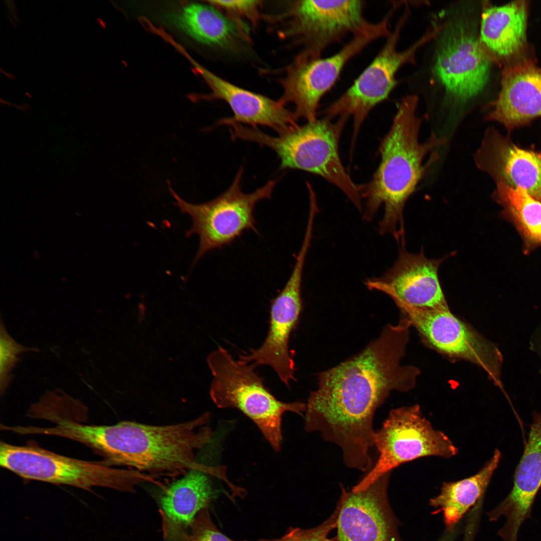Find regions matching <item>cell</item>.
I'll list each match as a JSON object with an SVG mask.
<instances>
[{
    "mask_svg": "<svg viewBox=\"0 0 541 541\" xmlns=\"http://www.w3.org/2000/svg\"><path fill=\"white\" fill-rule=\"evenodd\" d=\"M410 322L401 318L385 326L361 353L320 373L317 389L306 405L305 429L319 431L342 449L346 465L364 471L372 464L373 418L393 390L413 389L420 372L401 365L409 341Z\"/></svg>",
    "mask_w": 541,
    "mask_h": 541,
    "instance_id": "6da1fadb",
    "label": "cell"
},
{
    "mask_svg": "<svg viewBox=\"0 0 541 541\" xmlns=\"http://www.w3.org/2000/svg\"><path fill=\"white\" fill-rule=\"evenodd\" d=\"M209 413L185 422L151 425L122 421L112 425H88L68 419L62 436L79 442L104 456L108 464L127 466L156 476L187 473L204 465L195 461L196 450L211 440L205 426Z\"/></svg>",
    "mask_w": 541,
    "mask_h": 541,
    "instance_id": "7a4b0ae2",
    "label": "cell"
},
{
    "mask_svg": "<svg viewBox=\"0 0 541 541\" xmlns=\"http://www.w3.org/2000/svg\"><path fill=\"white\" fill-rule=\"evenodd\" d=\"M418 102L417 96L410 95L398 103L391 127L380 144V164L370 181L360 185L362 200H365L364 219L372 220L383 205L380 233L391 234L401 242L405 204L439 160L436 149L447 142L446 137L434 132L423 142L419 141L422 119L416 114Z\"/></svg>",
    "mask_w": 541,
    "mask_h": 541,
    "instance_id": "3957f363",
    "label": "cell"
},
{
    "mask_svg": "<svg viewBox=\"0 0 541 541\" xmlns=\"http://www.w3.org/2000/svg\"><path fill=\"white\" fill-rule=\"evenodd\" d=\"M325 117L308 121L288 132L273 136L257 128L229 123L231 137L254 142L274 150L281 169H296L317 174L335 185L361 212L363 210L360 185L355 184L341 161L339 142L347 119L333 122Z\"/></svg>",
    "mask_w": 541,
    "mask_h": 541,
    "instance_id": "277c9868",
    "label": "cell"
},
{
    "mask_svg": "<svg viewBox=\"0 0 541 541\" xmlns=\"http://www.w3.org/2000/svg\"><path fill=\"white\" fill-rule=\"evenodd\" d=\"M208 362L213 376L210 394L215 405L239 410L256 424L273 449L279 451L283 414L291 411L302 415L306 405L277 399L255 372L256 366L235 360L222 347L210 354Z\"/></svg>",
    "mask_w": 541,
    "mask_h": 541,
    "instance_id": "5b68a950",
    "label": "cell"
},
{
    "mask_svg": "<svg viewBox=\"0 0 541 541\" xmlns=\"http://www.w3.org/2000/svg\"><path fill=\"white\" fill-rule=\"evenodd\" d=\"M0 465L25 479L86 489L102 486L132 492L137 485L154 481L140 471L70 458L33 444L17 446L1 441Z\"/></svg>",
    "mask_w": 541,
    "mask_h": 541,
    "instance_id": "8992f818",
    "label": "cell"
},
{
    "mask_svg": "<svg viewBox=\"0 0 541 541\" xmlns=\"http://www.w3.org/2000/svg\"><path fill=\"white\" fill-rule=\"evenodd\" d=\"M241 166L229 187L223 193L208 201L192 204L180 198L167 181L168 189L177 206L192 220L191 227L185 236L196 234L199 238L194 265L207 252L230 244L248 230L257 232L253 211L255 205L264 199L270 198L277 181L271 180L250 193L241 188L243 172Z\"/></svg>",
    "mask_w": 541,
    "mask_h": 541,
    "instance_id": "52a82bcc",
    "label": "cell"
},
{
    "mask_svg": "<svg viewBox=\"0 0 541 541\" xmlns=\"http://www.w3.org/2000/svg\"><path fill=\"white\" fill-rule=\"evenodd\" d=\"M374 445L379 453L376 463L353 488L360 490L401 464L427 457L449 458L458 449L449 438L435 429L418 405L391 410L375 431Z\"/></svg>",
    "mask_w": 541,
    "mask_h": 541,
    "instance_id": "ba28073f",
    "label": "cell"
},
{
    "mask_svg": "<svg viewBox=\"0 0 541 541\" xmlns=\"http://www.w3.org/2000/svg\"><path fill=\"white\" fill-rule=\"evenodd\" d=\"M409 12L407 8L372 61L351 86L324 111L325 116L330 119L336 117L347 119L353 118L352 147L369 113L376 106L387 99L394 88L398 70L406 63H413L417 50L441 31L439 26L432 27L409 48L398 51L397 43Z\"/></svg>",
    "mask_w": 541,
    "mask_h": 541,
    "instance_id": "9c48e42d",
    "label": "cell"
},
{
    "mask_svg": "<svg viewBox=\"0 0 541 541\" xmlns=\"http://www.w3.org/2000/svg\"><path fill=\"white\" fill-rule=\"evenodd\" d=\"M391 17L387 14L379 22L370 23L331 56L313 58L300 53L282 80L284 94L281 99L294 105L298 118L308 121L316 119L321 99L336 84L347 64L369 44L389 35Z\"/></svg>",
    "mask_w": 541,
    "mask_h": 541,
    "instance_id": "30bf717a",
    "label": "cell"
},
{
    "mask_svg": "<svg viewBox=\"0 0 541 541\" xmlns=\"http://www.w3.org/2000/svg\"><path fill=\"white\" fill-rule=\"evenodd\" d=\"M429 346L449 357L473 363L502 388L503 357L498 348L451 313L449 309L405 308L400 309Z\"/></svg>",
    "mask_w": 541,
    "mask_h": 541,
    "instance_id": "8fae6325",
    "label": "cell"
},
{
    "mask_svg": "<svg viewBox=\"0 0 541 541\" xmlns=\"http://www.w3.org/2000/svg\"><path fill=\"white\" fill-rule=\"evenodd\" d=\"M365 6L361 0L295 1L289 11V32L305 46L302 52L322 57L330 45L369 25L364 17Z\"/></svg>",
    "mask_w": 541,
    "mask_h": 541,
    "instance_id": "7c38bea8",
    "label": "cell"
},
{
    "mask_svg": "<svg viewBox=\"0 0 541 541\" xmlns=\"http://www.w3.org/2000/svg\"><path fill=\"white\" fill-rule=\"evenodd\" d=\"M448 28L437 50L434 72L449 96L465 103L484 88L490 58L467 24L455 23Z\"/></svg>",
    "mask_w": 541,
    "mask_h": 541,
    "instance_id": "4fadbf2b",
    "label": "cell"
},
{
    "mask_svg": "<svg viewBox=\"0 0 541 541\" xmlns=\"http://www.w3.org/2000/svg\"><path fill=\"white\" fill-rule=\"evenodd\" d=\"M390 474L360 490H348L341 485L335 509L337 541H401L388 497Z\"/></svg>",
    "mask_w": 541,
    "mask_h": 541,
    "instance_id": "5bb4252c",
    "label": "cell"
},
{
    "mask_svg": "<svg viewBox=\"0 0 541 541\" xmlns=\"http://www.w3.org/2000/svg\"><path fill=\"white\" fill-rule=\"evenodd\" d=\"M398 257L384 275L368 279V289L388 295L396 305L405 308L449 309L438 277L440 265L445 259L426 257L422 251L409 252L402 244Z\"/></svg>",
    "mask_w": 541,
    "mask_h": 541,
    "instance_id": "9a60e30c",
    "label": "cell"
},
{
    "mask_svg": "<svg viewBox=\"0 0 541 541\" xmlns=\"http://www.w3.org/2000/svg\"><path fill=\"white\" fill-rule=\"evenodd\" d=\"M303 275L293 271L281 292L271 302L269 328L262 345L251 349L239 359L253 362L255 366L268 365L280 380L289 387L295 380V364L289 350L290 335L295 328L302 307Z\"/></svg>",
    "mask_w": 541,
    "mask_h": 541,
    "instance_id": "2e32d148",
    "label": "cell"
},
{
    "mask_svg": "<svg viewBox=\"0 0 541 541\" xmlns=\"http://www.w3.org/2000/svg\"><path fill=\"white\" fill-rule=\"evenodd\" d=\"M181 53L194 66L195 70L208 85L211 93L201 96L205 100H223L231 109L232 117L226 120L253 128L258 125L268 127L279 135L298 125L299 119L294 112L285 107L281 99L275 100L267 97L239 87L222 79L195 62L184 51Z\"/></svg>",
    "mask_w": 541,
    "mask_h": 541,
    "instance_id": "e0dca14e",
    "label": "cell"
},
{
    "mask_svg": "<svg viewBox=\"0 0 541 541\" xmlns=\"http://www.w3.org/2000/svg\"><path fill=\"white\" fill-rule=\"evenodd\" d=\"M478 169L495 182L525 190L541 202V158L539 153L514 144L493 127L488 128L474 155Z\"/></svg>",
    "mask_w": 541,
    "mask_h": 541,
    "instance_id": "ac0fdd59",
    "label": "cell"
},
{
    "mask_svg": "<svg viewBox=\"0 0 541 541\" xmlns=\"http://www.w3.org/2000/svg\"><path fill=\"white\" fill-rule=\"evenodd\" d=\"M541 486V413L533 414L528 439L514 475L513 487L506 498L487 513L489 520L505 516L497 534L505 541H517L519 528L530 511Z\"/></svg>",
    "mask_w": 541,
    "mask_h": 541,
    "instance_id": "d6986e66",
    "label": "cell"
},
{
    "mask_svg": "<svg viewBox=\"0 0 541 541\" xmlns=\"http://www.w3.org/2000/svg\"><path fill=\"white\" fill-rule=\"evenodd\" d=\"M491 107L486 119L497 122L508 130L541 115V68L526 59L506 67L500 91Z\"/></svg>",
    "mask_w": 541,
    "mask_h": 541,
    "instance_id": "ffe728a7",
    "label": "cell"
},
{
    "mask_svg": "<svg viewBox=\"0 0 541 541\" xmlns=\"http://www.w3.org/2000/svg\"><path fill=\"white\" fill-rule=\"evenodd\" d=\"M204 466L193 469L168 486L159 498L165 541H176L201 509L208 508L217 492L208 476L218 470Z\"/></svg>",
    "mask_w": 541,
    "mask_h": 541,
    "instance_id": "44dd1931",
    "label": "cell"
},
{
    "mask_svg": "<svg viewBox=\"0 0 541 541\" xmlns=\"http://www.w3.org/2000/svg\"><path fill=\"white\" fill-rule=\"evenodd\" d=\"M526 21L524 1L486 7L482 14L479 41L488 53L501 57L511 56L524 44Z\"/></svg>",
    "mask_w": 541,
    "mask_h": 541,
    "instance_id": "7402d4cb",
    "label": "cell"
},
{
    "mask_svg": "<svg viewBox=\"0 0 541 541\" xmlns=\"http://www.w3.org/2000/svg\"><path fill=\"white\" fill-rule=\"evenodd\" d=\"M501 455L496 449L491 458L477 473L457 481L444 482L440 493L430 499V505L442 512L446 528L456 527L463 515L484 499Z\"/></svg>",
    "mask_w": 541,
    "mask_h": 541,
    "instance_id": "603a6c76",
    "label": "cell"
},
{
    "mask_svg": "<svg viewBox=\"0 0 541 541\" xmlns=\"http://www.w3.org/2000/svg\"><path fill=\"white\" fill-rule=\"evenodd\" d=\"M170 17L176 27L208 46L228 48L241 38L236 23L210 5L189 4Z\"/></svg>",
    "mask_w": 541,
    "mask_h": 541,
    "instance_id": "cb8c5ba5",
    "label": "cell"
},
{
    "mask_svg": "<svg viewBox=\"0 0 541 541\" xmlns=\"http://www.w3.org/2000/svg\"><path fill=\"white\" fill-rule=\"evenodd\" d=\"M492 197L502 207L501 216L520 235L523 252L529 254L541 247V202L524 189L496 182Z\"/></svg>",
    "mask_w": 541,
    "mask_h": 541,
    "instance_id": "d4e9b609",
    "label": "cell"
},
{
    "mask_svg": "<svg viewBox=\"0 0 541 541\" xmlns=\"http://www.w3.org/2000/svg\"><path fill=\"white\" fill-rule=\"evenodd\" d=\"M36 347H26L17 342L8 332L2 319L0 324V391L5 394L10 385L12 372L20 361V355L29 352H39Z\"/></svg>",
    "mask_w": 541,
    "mask_h": 541,
    "instance_id": "484cf974",
    "label": "cell"
},
{
    "mask_svg": "<svg viewBox=\"0 0 541 541\" xmlns=\"http://www.w3.org/2000/svg\"><path fill=\"white\" fill-rule=\"evenodd\" d=\"M176 541L234 540L217 528L211 519L208 508H205L198 512L188 528L182 532Z\"/></svg>",
    "mask_w": 541,
    "mask_h": 541,
    "instance_id": "4316f807",
    "label": "cell"
},
{
    "mask_svg": "<svg viewBox=\"0 0 541 541\" xmlns=\"http://www.w3.org/2000/svg\"><path fill=\"white\" fill-rule=\"evenodd\" d=\"M337 512L333 513L319 525L311 528H290L286 533L277 539H261L257 541H337L336 537L330 538L329 534L336 528Z\"/></svg>",
    "mask_w": 541,
    "mask_h": 541,
    "instance_id": "83f0119b",
    "label": "cell"
},
{
    "mask_svg": "<svg viewBox=\"0 0 541 541\" xmlns=\"http://www.w3.org/2000/svg\"><path fill=\"white\" fill-rule=\"evenodd\" d=\"M211 5L217 6L229 12L245 17L252 22L257 21L259 1H210Z\"/></svg>",
    "mask_w": 541,
    "mask_h": 541,
    "instance_id": "f1b7e54d",
    "label": "cell"
},
{
    "mask_svg": "<svg viewBox=\"0 0 541 541\" xmlns=\"http://www.w3.org/2000/svg\"><path fill=\"white\" fill-rule=\"evenodd\" d=\"M458 533L457 527L452 529L446 528L442 535L436 541H455Z\"/></svg>",
    "mask_w": 541,
    "mask_h": 541,
    "instance_id": "f546056e",
    "label": "cell"
},
{
    "mask_svg": "<svg viewBox=\"0 0 541 541\" xmlns=\"http://www.w3.org/2000/svg\"><path fill=\"white\" fill-rule=\"evenodd\" d=\"M536 343L535 345L537 346L536 349L537 348V352L539 353L541 358V326L540 327V328L538 329V332L536 334Z\"/></svg>",
    "mask_w": 541,
    "mask_h": 541,
    "instance_id": "4dcf8cb0",
    "label": "cell"
},
{
    "mask_svg": "<svg viewBox=\"0 0 541 541\" xmlns=\"http://www.w3.org/2000/svg\"><path fill=\"white\" fill-rule=\"evenodd\" d=\"M474 538L475 535L473 532L471 531H465L464 533L462 541H474Z\"/></svg>",
    "mask_w": 541,
    "mask_h": 541,
    "instance_id": "1f68e13d",
    "label": "cell"
},
{
    "mask_svg": "<svg viewBox=\"0 0 541 541\" xmlns=\"http://www.w3.org/2000/svg\"><path fill=\"white\" fill-rule=\"evenodd\" d=\"M539 157H540V158H541V152H540V153H539Z\"/></svg>",
    "mask_w": 541,
    "mask_h": 541,
    "instance_id": "d6a6232c",
    "label": "cell"
}]
</instances>
